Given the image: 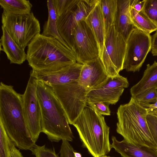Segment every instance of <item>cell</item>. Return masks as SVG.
Wrapping results in <instances>:
<instances>
[{
    "label": "cell",
    "mask_w": 157,
    "mask_h": 157,
    "mask_svg": "<svg viewBox=\"0 0 157 157\" xmlns=\"http://www.w3.org/2000/svg\"><path fill=\"white\" fill-rule=\"evenodd\" d=\"M148 114H151L157 117V109L149 111L148 112Z\"/></svg>",
    "instance_id": "obj_37"
},
{
    "label": "cell",
    "mask_w": 157,
    "mask_h": 157,
    "mask_svg": "<svg viewBox=\"0 0 157 157\" xmlns=\"http://www.w3.org/2000/svg\"><path fill=\"white\" fill-rule=\"evenodd\" d=\"M129 85L127 78L119 74L108 77L102 83L88 91L87 102L99 101L109 105L115 104L119 100L124 88Z\"/></svg>",
    "instance_id": "obj_13"
},
{
    "label": "cell",
    "mask_w": 157,
    "mask_h": 157,
    "mask_svg": "<svg viewBox=\"0 0 157 157\" xmlns=\"http://www.w3.org/2000/svg\"><path fill=\"white\" fill-rule=\"evenodd\" d=\"M74 154L75 157H82L81 154L79 153L76 152L75 151H74Z\"/></svg>",
    "instance_id": "obj_38"
},
{
    "label": "cell",
    "mask_w": 157,
    "mask_h": 157,
    "mask_svg": "<svg viewBox=\"0 0 157 157\" xmlns=\"http://www.w3.org/2000/svg\"><path fill=\"white\" fill-rule=\"evenodd\" d=\"M77 0H53L57 17L67 10Z\"/></svg>",
    "instance_id": "obj_29"
},
{
    "label": "cell",
    "mask_w": 157,
    "mask_h": 157,
    "mask_svg": "<svg viewBox=\"0 0 157 157\" xmlns=\"http://www.w3.org/2000/svg\"><path fill=\"white\" fill-rule=\"evenodd\" d=\"M99 0H77L67 10L57 17V24L59 33L72 50L73 31L81 21L86 18Z\"/></svg>",
    "instance_id": "obj_11"
},
{
    "label": "cell",
    "mask_w": 157,
    "mask_h": 157,
    "mask_svg": "<svg viewBox=\"0 0 157 157\" xmlns=\"http://www.w3.org/2000/svg\"><path fill=\"white\" fill-rule=\"evenodd\" d=\"M83 64L76 62L60 70L51 72H36L38 80L50 86L62 85L78 80Z\"/></svg>",
    "instance_id": "obj_14"
},
{
    "label": "cell",
    "mask_w": 157,
    "mask_h": 157,
    "mask_svg": "<svg viewBox=\"0 0 157 157\" xmlns=\"http://www.w3.org/2000/svg\"><path fill=\"white\" fill-rule=\"evenodd\" d=\"M47 3L48 10V20L45 22L43 25V31L41 34L45 36L55 38L68 48L72 50L59 33L57 24V15L53 0H48Z\"/></svg>",
    "instance_id": "obj_21"
},
{
    "label": "cell",
    "mask_w": 157,
    "mask_h": 157,
    "mask_svg": "<svg viewBox=\"0 0 157 157\" xmlns=\"http://www.w3.org/2000/svg\"><path fill=\"white\" fill-rule=\"evenodd\" d=\"M76 129L83 146L94 157L108 153L111 149L109 127L104 117L86 105L72 123Z\"/></svg>",
    "instance_id": "obj_5"
},
{
    "label": "cell",
    "mask_w": 157,
    "mask_h": 157,
    "mask_svg": "<svg viewBox=\"0 0 157 157\" xmlns=\"http://www.w3.org/2000/svg\"><path fill=\"white\" fill-rule=\"evenodd\" d=\"M1 21L2 25L24 50L34 37L40 34V22L33 12L29 14L17 15L3 10Z\"/></svg>",
    "instance_id": "obj_6"
},
{
    "label": "cell",
    "mask_w": 157,
    "mask_h": 157,
    "mask_svg": "<svg viewBox=\"0 0 157 157\" xmlns=\"http://www.w3.org/2000/svg\"><path fill=\"white\" fill-rule=\"evenodd\" d=\"M51 86L72 124L87 104V95L90 90L77 81Z\"/></svg>",
    "instance_id": "obj_7"
},
{
    "label": "cell",
    "mask_w": 157,
    "mask_h": 157,
    "mask_svg": "<svg viewBox=\"0 0 157 157\" xmlns=\"http://www.w3.org/2000/svg\"><path fill=\"white\" fill-rule=\"evenodd\" d=\"M11 141L2 123L0 121V157H11Z\"/></svg>",
    "instance_id": "obj_25"
},
{
    "label": "cell",
    "mask_w": 157,
    "mask_h": 157,
    "mask_svg": "<svg viewBox=\"0 0 157 157\" xmlns=\"http://www.w3.org/2000/svg\"><path fill=\"white\" fill-rule=\"evenodd\" d=\"M151 36V53L153 56H157V31Z\"/></svg>",
    "instance_id": "obj_34"
},
{
    "label": "cell",
    "mask_w": 157,
    "mask_h": 157,
    "mask_svg": "<svg viewBox=\"0 0 157 157\" xmlns=\"http://www.w3.org/2000/svg\"><path fill=\"white\" fill-rule=\"evenodd\" d=\"M147 114L146 109L131 97L128 102L121 105L118 109L116 131L130 143L156 150L147 125Z\"/></svg>",
    "instance_id": "obj_4"
},
{
    "label": "cell",
    "mask_w": 157,
    "mask_h": 157,
    "mask_svg": "<svg viewBox=\"0 0 157 157\" xmlns=\"http://www.w3.org/2000/svg\"><path fill=\"white\" fill-rule=\"evenodd\" d=\"M111 139V148H114L122 157H157L156 149L135 145L124 140L120 141L115 136H113Z\"/></svg>",
    "instance_id": "obj_17"
},
{
    "label": "cell",
    "mask_w": 157,
    "mask_h": 157,
    "mask_svg": "<svg viewBox=\"0 0 157 157\" xmlns=\"http://www.w3.org/2000/svg\"><path fill=\"white\" fill-rule=\"evenodd\" d=\"M142 11L157 26V0H146Z\"/></svg>",
    "instance_id": "obj_27"
},
{
    "label": "cell",
    "mask_w": 157,
    "mask_h": 157,
    "mask_svg": "<svg viewBox=\"0 0 157 157\" xmlns=\"http://www.w3.org/2000/svg\"><path fill=\"white\" fill-rule=\"evenodd\" d=\"M147 121L150 133L157 146V117L148 114Z\"/></svg>",
    "instance_id": "obj_31"
},
{
    "label": "cell",
    "mask_w": 157,
    "mask_h": 157,
    "mask_svg": "<svg viewBox=\"0 0 157 157\" xmlns=\"http://www.w3.org/2000/svg\"><path fill=\"white\" fill-rule=\"evenodd\" d=\"M72 41V51L77 62L84 64L99 57L97 42L85 21L80 22L75 29Z\"/></svg>",
    "instance_id": "obj_12"
},
{
    "label": "cell",
    "mask_w": 157,
    "mask_h": 157,
    "mask_svg": "<svg viewBox=\"0 0 157 157\" xmlns=\"http://www.w3.org/2000/svg\"><path fill=\"white\" fill-rule=\"evenodd\" d=\"M99 3L104 21L106 35L115 23L117 0H99Z\"/></svg>",
    "instance_id": "obj_24"
},
{
    "label": "cell",
    "mask_w": 157,
    "mask_h": 157,
    "mask_svg": "<svg viewBox=\"0 0 157 157\" xmlns=\"http://www.w3.org/2000/svg\"><path fill=\"white\" fill-rule=\"evenodd\" d=\"M36 95L41 114V132L52 142L72 141L74 136L66 114L52 87L38 79Z\"/></svg>",
    "instance_id": "obj_3"
},
{
    "label": "cell",
    "mask_w": 157,
    "mask_h": 157,
    "mask_svg": "<svg viewBox=\"0 0 157 157\" xmlns=\"http://www.w3.org/2000/svg\"><path fill=\"white\" fill-rule=\"evenodd\" d=\"M108 77L98 57L83 64L77 81L81 85L90 90L102 83Z\"/></svg>",
    "instance_id": "obj_15"
},
{
    "label": "cell",
    "mask_w": 157,
    "mask_h": 157,
    "mask_svg": "<svg viewBox=\"0 0 157 157\" xmlns=\"http://www.w3.org/2000/svg\"><path fill=\"white\" fill-rule=\"evenodd\" d=\"M99 0L93 8L85 21L90 28L97 42L100 58L106 36L104 21Z\"/></svg>",
    "instance_id": "obj_16"
},
{
    "label": "cell",
    "mask_w": 157,
    "mask_h": 157,
    "mask_svg": "<svg viewBox=\"0 0 157 157\" xmlns=\"http://www.w3.org/2000/svg\"><path fill=\"white\" fill-rule=\"evenodd\" d=\"M27 60L36 72L56 71L77 62L73 52L56 39L39 34L28 46Z\"/></svg>",
    "instance_id": "obj_2"
},
{
    "label": "cell",
    "mask_w": 157,
    "mask_h": 157,
    "mask_svg": "<svg viewBox=\"0 0 157 157\" xmlns=\"http://www.w3.org/2000/svg\"><path fill=\"white\" fill-rule=\"evenodd\" d=\"M151 36L135 28L127 41L123 69L139 71L151 50Z\"/></svg>",
    "instance_id": "obj_10"
},
{
    "label": "cell",
    "mask_w": 157,
    "mask_h": 157,
    "mask_svg": "<svg viewBox=\"0 0 157 157\" xmlns=\"http://www.w3.org/2000/svg\"><path fill=\"white\" fill-rule=\"evenodd\" d=\"M2 35L0 39L1 50L6 53L10 63L20 65L27 59V54L12 38L6 29L2 26Z\"/></svg>",
    "instance_id": "obj_19"
},
{
    "label": "cell",
    "mask_w": 157,
    "mask_h": 157,
    "mask_svg": "<svg viewBox=\"0 0 157 157\" xmlns=\"http://www.w3.org/2000/svg\"><path fill=\"white\" fill-rule=\"evenodd\" d=\"M38 79L31 70L25 89L23 94V107L27 127L30 135L36 143L41 132V114L36 95Z\"/></svg>",
    "instance_id": "obj_9"
},
{
    "label": "cell",
    "mask_w": 157,
    "mask_h": 157,
    "mask_svg": "<svg viewBox=\"0 0 157 157\" xmlns=\"http://www.w3.org/2000/svg\"><path fill=\"white\" fill-rule=\"evenodd\" d=\"M130 0H117L116 19L114 25L118 32L127 41L135 29L129 13Z\"/></svg>",
    "instance_id": "obj_18"
},
{
    "label": "cell",
    "mask_w": 157,
    "mask_h": 157,
    "mask_svg": "<svg viewBox=\"0 0 157 157\" xmlns=\"http://www.w3.org/2000/svg\"><path fill=\"white\" fill-rule=\"evenodd\" d=\"M0 5L3 10L17 15L31 13L33 6L30 1L27 0H0Z\"/></svg>",
    "instance_id": "obj_23"
},
{
    "label": "cell",
    "mask_w": 157,
    "mask_h": 157,
    "mask_svg": "<svg viewBox=\"0 0 157 157\" xmlns=\"http://www.w3.org/2000/svg\"><path fill=\"white\" fill-rule=\"evenodd\" d=\"M100 157H112L108 156H107L106 155H104Z\"/></svg>",
    "instance_id": "obj_39"
},
{
    "label": "cell",
    "mask_w": 157,
    "mask_h": 157,
    "mask_svg": "<svg viewBox=\"0 0 157 157\" xmlns=\"http://www.w3.org/2000/svg\"><path fill=\"white\" fill-rule=\"evenodd\" d=\"M75 151L69 141L62 140L59 151L60 157H75Z\"/></svg>",
    "instance_id": "obj_32"
},
{
    "label": "cell",
    "mask_w": 157,
    "mask_h": 157,
    "mask_svg": "<svg viewBox=\"0 0 157 157\" xmlns=\"http://www.w3.org/2000/svg\"><path fill=\"white\" fill-rule=\"evenodd\" d=\"M153 89H157V62L148 64L140 81L130 89L131 97L135 98L145 92Z\"/></svg>",
    "instance_id": "obj_20"
},
{
    "label": "cell",
    "mask_w": 157,
    "mask_h": 157,
    "mask_svg": "<svg viewBox=\"0 0 157 157\" xmlns=\"http://www.w3.org/2000/svg\"><path fill=\"white\" fill-rule=\"evenodd\" d=\"M126 46L127 41L113 25L106 34L100 58L108 77L116 76L123 70Z\"/></svg>",
    "instance_id": "obj_8"
},
{
    "label": "cell",
    "mask_w": 157,
    "mask_h": 157,
    "mask_svg": "<svg viewBox=\"0 0 157 157\" xmlns=\"http://www.w3.org/2000/svg\"><path fill=\"white\" fill-rule=\"evenodd\" d=\"M134 98L141 105L154 103L157 101V89L148 90Z\"/></svg>",
    "instance_id": "obj_26"
},
{
    "label": "cell",
    "mask_w": 157,
    "mask_h": 157,
    "mask_svg": "<svg viewBox=\"0 0 157 157\" xmlns=\"http://www.w3.org/2000/svg\"><path fill=\"white\" fill-rule=\"evenodd\" d=\"M0 121L8 137L19 149L29 150L36 144L29 130L25 117L23 94L13 86L0 84Z\"/></svg>",
    "instance_id": "obj_1"
},
{
    "label": "cell",
    "mask_w": 157,
    "mask_h": 157,
    "mask_svg": "<svg viewBox=\"0 0 157 157\" xmlns=\"http://www.w3.org/2000/svg\"><path fill=\"white\" fill-rule=\"evenodd\" d=\"M146 0H130V6L138 12L141 11L143 8Z\"/></svg>",
    "instance_id": "obj_33"
},
{
    "label": "cell",
    "mask_w": 157,
    "mask_h": 157,
    "mask_svg": "<svg viewBox=\"0 0 157 157\" xmlns=\"http://www.w3.org/2000/svg\"><path fill=\"white\" fill-rule=\"evenodd\" d=\"M130 18L134 27L150 34L157 31V26L142 10L138 12L130 6Z\"/></svg>",
    "instance_id": "obj_22"
},
{
    "label": "cell",
    "mask_w": 157,
    "mask_h": 157,
    "mask_svg": "<svg viewBox=\"0 0 157 157\" xmlns=\"http://www.w3.org/2000/svg\"><path fill=\"white\" fill-rule=\"evenodd\" d=\"M30 151L35 157H60L54 147L53 149L48 148L45 147V145L40 146L35 144Z\"/></svg>",
    "instance_id": "obj_28"
},
{
    "label": "cell",
    "mask_w": 157,
    "mask_h": 157,
    "mask_svg": "<svg viewBox=\"0 0 157 157\" xmlns=\"http://www.w3.org/2000/svg\"><path fill=\"white\" fill-rule=\"evenodd\" d=\"M87 104L94 110L101 115L109 116L110 111L109 105L99 101L87 102Z\"/></svg>",
    "instance_id": "obj_30"
},
{
    "label": "cell",
    "mask_w": 157,
    "mask_h": 157,
    "mask_svg": "<svg viewBox=\"0 0 157 157\" xmlns=\"http://www.w3.org/2000/svg\"><path fill=\"white\" fill-rule=\"evenodd\" d=\"M141 105L145 108L148 112L150 111L157 109V101L154 103L149 104Z\"/></svg>",
    "instance_id": "obj_36"
},
{
    "label": "cell",
    "mask_w": 157,
    "mask_h": 157,
    "mask_svg": "<svg viewBox=\"0 0 157 157\" xmlns=\"http://www.w3.org/2000/svg\"><path fill=\"white\" fill-rule=\"evenodd\" d=\"M10 147L11 157H24L20 150L17 149L11 140L10 142Z\"/></svg>",
    "instance_id": "obj_35"
}]
</instances>
